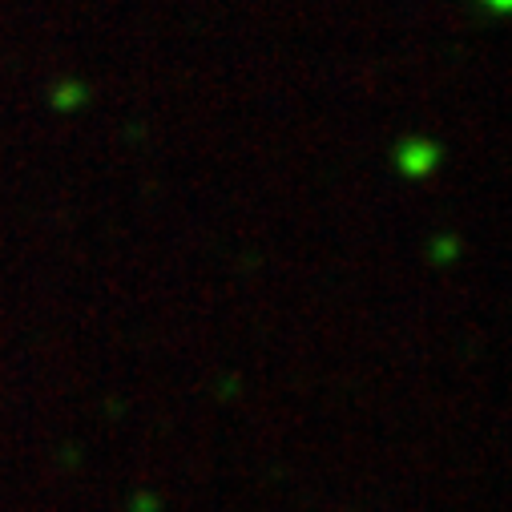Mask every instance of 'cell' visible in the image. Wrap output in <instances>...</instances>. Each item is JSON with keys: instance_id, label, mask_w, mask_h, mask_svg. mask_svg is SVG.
<instances>
[{"instance_id": "6da1fadb", "label": "cell", "mask_w": 512, "mask_h": 512, "mask_svg": "<svg viewBox=\"0 0 512 512\" xmlns=\"http://www.w3.org/2000/svg\"><path fill=\"white\" fill-rule=\"evenodd\" d=\"M492 5H496V9H504V0H492Z\"/></svg>"}]
</instances>
